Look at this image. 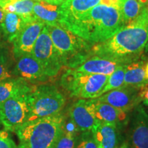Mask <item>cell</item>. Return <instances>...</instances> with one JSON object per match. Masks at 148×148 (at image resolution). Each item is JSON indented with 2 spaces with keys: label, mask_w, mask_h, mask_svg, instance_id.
<instances>
[{
  "label": "cell",
  "mask_w": 148,
  "mask_h": 148,
  "mask_svg": "<svg viewBox=\"0 0 148 148\" xmlns=\"http://www.w3.org/2000/svg\"><path fill=\"white\" fill-rule=\"evenodd\" d=\"M139 95L143 101H148V85L140 88Z\"/></svg>",
  "instance_id": "obj_29"
},
{
  "label": "cell",
  "mask_w": 148,
  "mask_h": 148,
  "mask_svg": "<svg viewBox=\"0 0 148 148\" xmlns=\"http://www.w3.org/2000/svg\"><path fill=\"white\" fill-rule=\"evenodd\" d=\"M144 52H147V53H148V41H147V44H146V45H145V50H144Z\"/></svg>",
  "instance_id": "obj_34"
},
{
  "label": "cell",
  "mask_w": 148,
  "mask_h": 148,
  "mask_svg": "<svg viewBox=\"0 0 148 148\" xmlns=\"http://www.w3.org/2000/svg\"><path fill=\"white\" fill-rule=\"evenodd\" d=\"M0 39H1V38H0Z\"/></svg>",
  "instance_id": "obj_40"
},
{
  "label": "cell",
  "mask_w": 148,
  "mask_h": 148,
  "mask_svg": "<svg viewBox=\"0 0 148 148\" xmlns=\"http://www.w3.org/2000/svg\"><path fill=\"white\" fill-rule=\"evenodd\" d=\"M125 66L126 64H121L114 70L113 73L109 75L106 85L101 90V91L99 92V97L111 90L116 89L123 86L124 84Z\"/></svg>",
  "instance_id": "obj_24"
},
{
  "label": "cell",
  "mask_w": 148,
  "mask_h": 148,
  "mask_svg": "<svg viewBox=\"0 0 148 148\" xmlns=\"http://www.w3.org/2000/svg\"><path fill=\"white\" fill-rule=\"evenodd\" d=\"M41 1H46V2H47L48 0H41Z\"/></svg>",
  "instance_id": "obj_38"
},
{
  "label": "cell",
  "mask_w": 148,
  "mask_h": 148,
  "mask_svg": "<svg viewBox=\"0 0 148 148\" xmlns=\"http://www.w3.org/2000/svg\"><path fill=\"white\" fill-rule=\"evenodd\" d=\"M27 94L10 98L0 104V123L4 130L14 132L27 121L29 116Z\"/></svg>",
  "instance_id": "obj_7"
},
{
  "label": "cell",
  "mask_w": 148,
  "mask_h": 148,
  "mask_svg": "<svg viewBox=\"0 0 148 148\" xmlns=\"http://www.w3.org/2000/svg\"><path fill=\"white\" fill-rule=\"evenodd\" d=\"M34 87L29 82L18 77L0 82V104L10 98L29 93Z\"/></svg>",
  "instance_id": "obj_18"
},
{
  "label": "cell",
  "mask_w": 148,
  "mask_h": 148,
  "mask_svg": "<svg viewBox=\"0 0 148 148\" xmlns=\"http://www.w3.org/2000/svg\"><path fill=\"white\" fill-rule=\"evenodd\" d=\"M64 104L65 98L55 85L34 86L28 95L27 121L60 113Z\"/></svg>",
  "instance_id": "obj_6"
},
{
  "label": "cell",
  "mask_w": 148,
  "mask_h": 148,
  "mask_svg": "<svg viewBox=\"0 0 148 148\" xmlns=\"http://www.w3.org/2000/svg\"><path fill=\"white\" fill-rule=\"evenodd\" d=\"M65 129L61 112L26 121L15 131L21 148H56Z\"/></svg>",
  "instance_id": "obj_3"
},
{
  "label": "cell",
  "mask_w": 148,
  "mask_h": 148,
  "mask_svg": "<svg viewBox=\"0 0 148 148\" xmlns=\"http://www.w3.org/2000/svg\"><path fill=\"white\" fill-rule=\"evenodd\" d=\"M14 77L12 70H10V65L6 59L3 56H0V82Z\"/></svg>",
  "instance_id": "obj_27"
},
{
  "label": "cell",
  "mask_w": 148,
  "mask_h": 148,
  "mask_svg": "<svg viewBox=\"0 0 148 148\" xmlns=\"http://www.w3.org/2000/svg\"><path fill=\"white\" fill-rule=\"evenodd\" d=\"M88 103L92 113L98 121L114 123L117 126L126 121V112L119 108L98 101L96 98L88 99Z\"/></svg>",
  "instance_id": "obj_14"
},
{
  "label": "cell",
  "mask_w": 148,
  "mask_h": 148,
  "mask_svg": "<svg viewBox=\"0 0 148 148\" xmlns=\"http://www.w3.org/2000/svg\"><path fill=\"white\" fill-rule=\"evenodd\" d=\"M99 2L100 0H66L61 5L62 19L60 25L66 21L76 19Z\"/></svg>",
  "instance_id": "obj_19"
},
{
  "label": "cell",
  "mask_w": 148,
  "mask_h": 148,
  "mask_svg": "<svg viewBox=\"0 0 148 148\" xmlns=\"http://www.w3.org/2000/svg\"><path fill=\"white\" fill-rule=\"evenodd\" d=\"M145 60H136L127 64L123 86H133L140 89L148 85L145 73Z\"/></svg>",
  "instance_id": "obj_20"
},
{
  "label": "cell",
  "mask_w": 148,
  "mask_h": 148,
  "mask_svg": "<svg viewBox=\"0 0 148 148\" xmlns=\"http://www.w3.org/2000/svg\"><path fill=\"white\" fill-rule=\"evenodd\" d=\"M145 8L148 10V0L147 1V2L145 3Z\"/></svg>",
  "instance_id": "obj_37"
},
{
  "label": "cell",
  "mask_w": 148,
  "mask_h": 148,
  "mask_svg": "<svg viewBox=\"0 0 148 148\" xmlns=\"http://www.w3.org/2000/svg\"><path fill=\"white\" fill-rule=\"evenodd\" d=\"M145 77L148 80V62H146L145 65Z\"/></svg>",
  "instance_id": "obj_33"
},
{
  "label": "cell",
  "mask_w": 148,
  "mask_h": 148,
  "mask_svg": "<svg viewBox=\"0 0 148 148\" xmlns=\"http://www.w3.org/2000/svg\"><path fill=\"white\" fill-rule=\"evenodd\" d=\"M45 26V23L36 17L27 22L12 42L14 58L18 59L23 56L32 54L35 42Z\"/></svg>",
  "instance_id": "obj_10"
},
{
  "label": "cell",
  "mask_w": 148,
  "mask_h": 148,
  "mask_svg": "<svg viewBox=\"0 0 148 148\" xmlns=\"http://www.w3.org/2000/svg\"><path fill=\"white\" fill-rule=\"evenodd\" d=\"M109 75L91 74L66 69L60 77V85L71 97L95 99L106 85Z\"/></svg>",
  "instance_id": "obj_5"
},
{
  "label": "cell",
  "mask_w": 148,
  "mask_h": 148,
  "mask_svg": "<svg viewBox=\"0 0 148 148\" xmlns=\"http://www.w3.org/2000/svg\"><path fill=\"white\" fill-rule=\"evenodd\" d=\"M17 145L7 131L0 130V148H16Z\"/></svg>",
  "instance_id": "obj_28"
},
{
  "label": "cell",
  "mask_w": 148,
  "mask_h": 148,
  "mask_svg": "<svg viewBox=\"0 0 148 148\" xmlns=\"http://www.w3.org/2000/svg\"><path fill=\"white\" fill-rule=\"evenodd\" d=\"M16 60L12 69L14 77H21L29 83L44 82L49 78L41 64L32 54L23 56Z\"/></svg>",
  "instance_id": "obj_12"
},
{
  "label": "cell",
  "mask_w": 148,
  "mask_h": 148,
  "mask_svg": "<svg viewBox=\"0 0 148 148\" xmlns=\"http://www.w3.org/2000/svg\"><path fill=\"white\" fill-rule=\"evenodd\" d=\"M63 66L75 69L90 56L92 44L60 25H45Z\"/></svg>",
  "instance_id": "obj_4"
},
{
  "label": "cell",
  "mask_w": 148,
  "mask_h": 148,
  "mask_svg": "<svg viewBox=\"0 0 148 148\" xmlns=\"http://www.w3.org/2000/svg\"><path fill=\"white\" fill-rule=\"evenodd\" d=\"M75 148H97L91 131L83 132L79 143Z\"/></svg>",
  "instance_id": "obj_26"
},
{
  "label": "cell",
  "mask_w": 148,
  "mask_h": 148,
  "mask_svg": "<svg viewBox=\"0 0 148 148\" xmlns=\"http://www.w3.org/2000/svg\"><path fill=\"white\" fill-rule=\"evenodd\" d=\"M36 1L37 0H0V8L5 13H15L29 20L35 17L33 8Z\"/></svg>",
  "instance_id": "obj_22"
},
{
  "label": "cell",
  "mask_w": 148,
  "mask_h": 148,
  "mask_svg": "<svg viewBox=\"0 0 148 148\" xmlns=\"http://www.w3.org/2000/svg\"><path fill=\"white\" fill-rule=\"evenodd\" d=\"M91 132L97 148H116V125L107 122H98Z\"/></svg>",
  "instance_id": "obj_16"
},
{
  "label": "cell",
  "mask_w": 148,
  "mask_h": 148,
  "mask_svg": "<svg viewBox=\"0 0 148 148\" xmlns=\"http://www.w3.org/2000/svg\"><path fill=\"white\" fill-rule=\"evenodd\" d=\"M118 7L126 25L138 17L144 8V3L140 0H118Z\"/></svg>",
  "instance_id": "obj_23"
},
{
  "label": "cell",
  "mask_w": 148,
  "mask_h": 148,
  "mask_svg": "<svg viewBox=\"0 0 148 148\" xmlns=\"http://www.w3.org/2000/svg\"><path fill=\"white\" fill-rule=\"evenodd\" d=\"M76 143V136L73 130L64 129L62 136L57 143L56 148H75Z\"/></svg>",
  "instance_id": "obj_25"
},
{
  "label": "cell",
  "mask_w": 148,
  "mask_h": 148,
  "mask_svg": "<svg viewBox=\"0 0 148 148\" xmlns=\"http://www.w3.org/2000/svg\"><path fill=\"white\" fill-rule=\"evenodd\" d=\"M66 0H48L47 2L55 5H62Z\"/></svg>",
  "instance_id": "obj_30"
},
{
  "label": "cell",
  "mask_w": 148,
  "mask_h": 148,
  "mask_svg": "<svg viewBox=\"0 0 148 148\" xmlns=\"http://www.w3.org/2000/svg\"><path fill=\"white\" fill-rule=\"evenodd\" d=\"M5 15V12L2 10V9L0 8V24H1V22L3 21Z\"/></svg>",
  "instance_id": "obj_32"
},
{
  "label": "cell",
  "mask_w": 148,
  "mask_h": 148,
  "mask_svg": "<svg viewBox=\"0 0 148 148\" xmlns=\"http://www.w3.org/2000/svg\"><path fill=\"white\" fill-rule=\"evenodd\" d=\"M33 12L35 17L45 25H60L62 19L61 5L52 4L41 0L35 1Z\"/></svg>",
  "instance_id": "obj_17"
},
{
  "label": "cell",
  "mask_w": 148,
  "mask_h": 148,
  "mask_svg": "<svg viewBox=\"0 0 148 148\" xmlns=\"http://www.w3.org/2000/svg\"><path fill=\"white\" fill-rule=\"evenodd\" d=\"M148 41V10L144 8L138 17L123 27L106 41L92 45L90 56H97L127 64L138 60Z\"/></svg>",
  "instance_id": "obj_1"
},
{
  "label": "cell",
  "mask_w": 148,
  "mask_h": 148,
  "mask_svg": "<svg viewBox=\"0 0 148 148\" xmlns=\"http://www.w3.org/2000/svg\"></svg>",
  "instance_id": "obj_41"
},
{
  "label": "cell",
  "mask_w": 148,
  "mask_h": 148,
  "mask_svg": "<svg viewBox=\"0 0 148 148\" xmlns=\"http://www.w3.org/2000/svg\"><path fill=\"white\" fill-rule=\"evenodd\" d=\"M32 54L41 64L48 77L58 75L63 66L45 26L35 42Z\"/></svg>",
  "instance_id": "obj_8"
},
{
  "label": "cell",
  "mask_w": 148,
  "mask_h": 148,
  "mask_svg": "<svg viewBox=\"0 0 148 148\" xmlns=\"http://www.w3.org/2000/svg\"><path fill=\"white\" fill-rule=\"evenodd\" d=\"M127 148H148V114L141 104L133 109Z\"/></svg>",
  "instance_id": "obj_11"
},
{
  "label": "cell",
  "mask_w": 148,
  "mask_h": 148,
  "mask_svg": "<svg viewBox=\"0 0 148 148\" xmlns=\"http://www.w3.org/2000/svg\"><path fill=\"white\" fill-rule=\"evenodd\" d=\"M29 20L15 13H5L3 21L0 24V29L5 39L13 42Z\"/></svg>",
  "instance_id": "obj_21"
},
{
  "label": "cell",
  "mask_w": 148,
  "mask_h": 148,
  "mask_svg": "<svg viewBox=\"0 0 148 148\" xmlns=\"http://www.w3.org/2000/svg\"><path fill=\"white\" fill-rule=\"evenodd\" d=\"M121 148H127V144H126V143L123 144V145H121Z\"/></svg>",
  "instance_id": "obj_35"
},
{
  "label": "cell",
  "mask_w": 148,
  "mask_h": 148,
  "mask_svg": "<svg viewBox=\"0 0 148 148\" xmlns=\"http://www.w3.org/2000/svg\"><path fill=\"white\" fill-rule=\"evenodd\" d=\"M121 64H124L100 58L97 56H91L74 69L84 73L110 75Z\"/></svg>",
  "instance_id": "obj_15"
},
{
  "label": "cell",
  "mask_w": 148,
  "mask_h": 148,
  "mask_svg": "<svg viewBox=\"0 0 148 148\" xmlns=\"http://www.w3.org/2000/svg\"><path fill=\"white\" fill-rule=\"evenodd\" d=\"M139 91V88L133 86H122L111 90L96 99L127 112L132 110L142 101Z\"/></svg>",
  "instance_id": "obj_9"
},
{
  "label": "cell",
  "mask_w": 148,
  "mask_h": 148,
  "mask_svg": "<svg viewBox=\"0 0 148 148\" xmlns=\"http://www.w3.org/2000/svg\"><path fill=\"white\" fill-rule=\"evenodd\" d=\"M100 4L108 5V6H112V0H100Z\"/></svg>",
  "instance_id": "obj_31"
},
{
  "label": "cell",
  "mask_w": 148,
  "mask_h": 148,
  "mask_svg": "<svg viewBox=\"0 0 148 148\" xmlns=\"http://www.w3.org/2000/svg\"><path fill=\"white\" fill-rule=\"evenodd\" d=\"M61 25L93 45L109 39L125 25L119 8L98 4Z\"/></svg>",
  "instance_id": "obj_2"
},
{
  "label": "cell",
  "mask_w": 148,
  "mask_h": 148,
  "mask_svg": "<svg viewBox=\"0 0 148 148\" xmlns=\"http://www.w3.org/2000/svg\"><path fill=\"white\" fill-rule=\"evenodd\" d=\"M72 123L77 130L82 132L91 131L98 121L92 113L88 99H79L69 109Z\"/></svg>",
  "instance_id": "obj_13"
},
{
  "label": "cell",
  "mask_w": 148,
  "mask_h": 148,
  "mask_svg": "<svg viewBox=\"0 0 148 148\" xmlns=\"http://www.w3.org/2000/svg\"><path fill=\"white\" fill-rule=\"evenodd\" d=\"M143 104L145 105V106H147L148 107V101H143Z\"/></svg>",
  "instance_id": "obj_36"
},
{
  "label": "cell",
  "mask_w": 148,
  "mask_h": 148,
  "mask_svg": "<svg viewBox=\"0 0 148 148\" xmlns=\"http://www.w3.org/2000/svg\"><path fill=\"white\" fill-rule=\"evenodd\" d=\"M16 148H21V147H18V145L17 146V147H16Z\"/></svg>",
  "instance_id": "obj_39"
}]
</instances>
